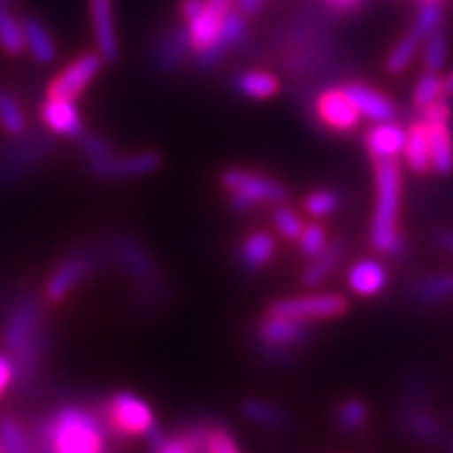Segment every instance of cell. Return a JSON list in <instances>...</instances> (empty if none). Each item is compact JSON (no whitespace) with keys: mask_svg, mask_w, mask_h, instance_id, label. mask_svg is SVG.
<instances>
[{"mask_svg":"<svg viewBox=\"0 0 453 453\" xmlns=\"http://www.w3.org/2000/svg\"><path fill=\"white\" fill-rule=\"evenodd\" d=\"M26 47L24 26L10 12V5L0 3V49L10 56L21 54Z\"/></svg>","mask_w":453,"mask_h":453,"instance_id":"obj_31","label":"cell"},{"mask_svg":"<svg viewBox=\"0 0 453 453\" xmlns=\"http://www.w3.org/2000/svg\"><path fill=\"white\" fill-rule=\"evenodd\" d=\"M275 255V241L271 234L255 232L241 243L239 248V262L243 269L259 271L273 259Z\"/></svg>","mask_w":453,"mask_h":453,"instance_id":"obj_25","label":"cell"},{"mask_svg":"<svg viewBox=\"0 0 453 453\" xmlns=\"http://www.w3.org/2000/svg\"><path fill=\"white\" fill-rule=\"evenodd\" d=\"M234 88L239 90L243 97H252V100H266V97H273L280 88L278 79L269 72H257L248 70L236 74L234 79Z\"/></svg>","mask_w":453,"mask_h":453,"instance_id":"obj_28","label":"cell"},{"mask_svg":"<svg viewBox=\"0 0 453 453\" xmlns=\"http://www.w3.org/2000/svg\"><path fill=\"white\" fill-rule=\"evenodd\" d=\"M437 245H440L441 250H447V252H453V229H447V232H440L435 236Z\"/></svg>","mask_w":453,"mask_h":453,"instance_id":"obj_48","label":"cell"},{"mask_svg":"<svg viewBox=\"0 0 453 453\" xmlns=\"http://www.w3.org/2000/svg\"><path fill=\"white\" fill-rule=\"evenodd\" d=\"M407 132L400 126H395L394 120L387 123H377L372 130L365 134V149H368L370 157L375 162L395 160L398 156L405 153Z\"/></svg>","mask_w":453,"mask_h":453,"instance_id":"obj_19","label":"cell"},{"mask_svg":"<svg viewBox=\"0 0 453 453\" xmlns=\"http://www.w3.org/2000/svg\"><path fill=\"white\" fill-rule=\"evenodd\" d=\"M0 3H5V5H12L14 0H0Z\"/></svg>","mask_w":453,"mask_h":453,"instance_id":"obj_52","label":"cell"},{"mask_svg":"<svg viewBox=\"0 0 453 453\" xmlns=\"http://www.w3.org/2000/svg\"><path fill=\"white\" fill-rule=\"evenodd\" d=\"M211 7H215V10H222V12H232V3L234 0H206Z\"/></svg>","mask_w":453,"mask_h":453,"instance_id":"obj_50","label":"cell"},{"mask_svg":"<svg viewBox=\"0 0 453 453\" xmlns=\"http://www.w3.org/2000/svg\"><path fill=\"white\" fill-rule=\"evenodd\" d=\"M400 426L405 428L407 435L426 447H441L447 440L441 421L433 414V410H428V400L426 403H403L400 405Z\"/></svg>","mask_w":453,"mask_h":453,"instance_id":"obj_14","label":"cell"},{"mask_svg":"<svg viewBox=\"0 0 453 453\" xmlns=\"http://www.w3.org/2000/svg\"><path fill=\"white\" fill-rule=\"evenodd\" d=\"M109 250H111L113 259L119 264L120 269L130 275L132 280L139 282V285L153 287L157 282V269L153 259L149 257V252L143 250L137 241H132L130 236H123V234H116L109 243Z\"/></svg>","mask_w":453,"mask_h":453,"instance_id":"obj_12","label":"cell"},{"mask_svg":"<svg viewBox=\"0 0 453 453\" xmlns=\"http://www.w3.org/2000/svg\"><path fill=\"white\" fill-rule=\"evenodd\" d=\"M424 123L430 137V165L440 176L453 172V137H451V109L444 100L424 109Z\"/></svg>","mask_w":453,"mask_h":453,"instance_id":"obj_9","label":"cell"},{"mask_svg":"<svg viewBox=\"0 0 453 453\" xmlns=\"http://www.w3.org/2000/svg\"><path fill=\"white\" fill-rule=\"evenodd\" d=\"M345 255V243L342 241H335V243H328L322 252L317 257H312L311 266L303 271V282L308 287H315L319 282H324L328 275L334 273L335 266L340 264Z\"/></svg>","mask_w":453,"mask_h":453,"instance_id":"obj_29","label":"cell"},{"mask_svg":"<svg viewBox=\"0 0 453 453\" xmlns=\"http://www.w3.org/2000/svg\"><path fill=\"white\" fill-rule=\"evenodd\" d=\"M0 453H5V451H3V447H0Z\"/></svg>","mask_w":453,"mask_h":453,"instance_id":"obj_54","label":"cell"},{"mask_svg":"<svg viewBox=\"0 0 453 453\" xmlns=\"http://www.w3.org/2000/svg\"><path fill=\"white\" fill-rule=\"evenodd\" d=\"M14 382V361L5 354H0V395Z\"/></svg>","mask_w":453,"mask_h":453,"instance_id":"obj_43","label":"cell"},{"mask_svg":"<svg viewBox=\"0 0 453 453\" xmlns=\"http://www.w3.org/2000/svg\"><path fill=\"white\" fill-rule=\"evenodd\" d=\"M245 40H248V21H245V14L234 12L232 10V12L225 17V24H222L220 33H218V37L213 40V44L203 49V51H199L195 63H197L199 70H211V67L218 65L229 51L239 49Z\"/></svg>","mask_w":453,"mask_h":453,"instance_id":"obj_15","label":"cell"},{"mask_svg":"<svg viewBox=\"0 0 453 453\" xmlns=\"http://www.w3.org/2000/svg\"><path fill=\"white\" fill-rule=\"evenodd\" d=\"M102 67L100 54H84L77 60H72L65 70H60L58 77L49 86V97H58V100H74L88 88V84L97 77Z\"/></svg>","mask_w":453,"mask_h":453,"instance_id":"obj_13","label":"cell"},{"mask_svg":"<svg viewBox=\"0 0 453 453\" xmlns=\"http://www.w3.org/2000/svg\"><path fill=\"white\" fill-rule=\"evenodd\" d=\"M26 126H28V120H26L24 107L19 104V100L10 90L0 88V127L10 137H19L26 132Z\"/></svg>","mask_w":453,"mask_h":453,"instance_id":"obj_32","label":"cell"},{"mask_svg":"<svg viewBox=\"0 0 453 453\" xmlns=\"http://www.w3.org/2000/svg\"><path fill=\"white\" fill-rule=\"evenodd\" d=\"M387 269L375 259H361L349 269L347 273V282L352 287V292L361 294V296H375L387 287Z\"/></svg>","mask_w":453,"mask_h":453,"instance_id":"obj_22","label":"cell"},{"mask_svg":"<svg viewBox=\"0 0 453 453\" xmlns=\"http://www.w3.org/2000/svg\"><path fill=\"white\" fill-rule=\"evenodd\" d=\"M40 119L56 134H63V137L70 139L84 137V120H81L79 109L74 107V100L49 97L42 109H40Z\"/></svg>","mask_w":453,"mask_h":453,"instance_id":"obj_18","label":"cell"},{"mask_svg":"<svg viewBox=\"0 0 453 453\" xmlns=\"http://www.w3.org/2000/svg\"><path fill=\"white\" fill-rule=\"evenodd\" d=\"M222 185L229 192L243 195L255 206L259 203H282L287 199V188L269 176L245 172V169H229L222 173Z\"/></svg>","mask_w":453,"mask_h":453,"instance_id":"obj_11","label":"cell"},{"mask_svg":"<svg viewBox=\"0 0 453 453\" xmlns=\"http://www.w3.org/2000/svg\"><path fill=\"white\" fill-rule=\"evenodd\" d=\"M100 264V255L93 248H84V250L72 252L70 257H65L63 262L54 269V273L49 275L47 287H44V296H47L49 303H60L65 301L67 294L74 289L81 280H86L96 266Z\"/></svg>","mask_w":453,"mask_h":453,"instance_id":"obj_7","label":"cell"},{"mask_svg":"<svg viewBox=\"0 0 453 453\" xmlns=\"http://www.w3.org/2000/svg\"><path fill=\"white\" fill-rule=\"evenodd\" d=\"M444 100V93H441V79L433 72H426L424 77L418 79L417 86H414V107L418 111L433 107L435 102Z\"/></svg>","mask_w":453,"mask_h":453,"instance_id":"obj_37","label":"cell"},{"mask_svg":"<svg viewBox=\"0 0 453 453\" xmlns=\"http://www.w3.org/2000/svg\"><path fill=\"white\" fill-rule=\"evenodd\" d=\"M424 3H437V0H424Z\"/></svg>","mask_w":453,"mask_h":453,"instance_id":"obj_53","label":"cell"},{"mask_svg":"<svg viewBox=\"0 0 453 453\" xmlns=\"http://www.w3.org/2000/svg\"><path fill=\"white\" fill-rule=\"evenodd\" d=\"M328 7H334L335 12H342V14H349V12H357L358 7L364 5L365 0H324Z\"/></svg>","mask_w":453,"mask_h":453,"instance_id":"obj_44","label":"cell"},{"mask_svg":"<svg viewBox=\"0 0 453 453\" xmlns=\"http://www.w3.org/2000/svg\"><path fill=\"white\" fill-rule=\"evenodd\" d=\"M340 209V195L334 190H317L305 199V211L315 218H324Z\"/></svg>","mask_w":453,"mask_h":453,"instance_id":"obj_40","label":"cell"},{"mask_svg":"<svg viewBox=\"0 0 453 453\" xmlns=\"http://www.w3.org/2000/svg\"><path fill=\"white\" fill-rule=\"evenodd\" d=\"M317 116L324 126L335 132L354 130L358 126V119H361L357 107L345 96V90L338 88L324 90L322 96L317 97Z\"/></svg>","mask_w":453,"mask_h":453,"instance_id":"obj_16","label":"cell"},{"mask_svg":"<svg viewBox=\"0 0 453 453\" xmlns=\"http://www.w3.org/2000/svg\"><path fill=\"white\" fill-rule=\"evenodd\" d=\"M192 51L190 33L185 26H173L165 35L157 40L156 49H153V63L160 72H173L179 70L185 63V58Z\"/></svg>","mask_w":453,"mask_h":453,"instance_id":"obj_20","label":"cell"},{"mask_svg":"<svg viewBox=\"0 0 453 453\" xmlns=\"http://www.w3.org/2000/svg\"><path fill=\"white\" fill-rule=\"evenodd\" d=\"M0 447L5 453H33V447H30L21 424L10 417L0 421Z\"/></svg>","mask_w":453,"mask_h":453,"instance_id":"obj_35","label":"cell"},{"mask_svg":"<svg viewBox=\"0 0 453 453\" xmlns=\"http://www.w3.org/2000/svg\"><path fill=\"white\" fill-rule=\"evenodd\" d=\"M44 453H107V437L96 414L63 407L42 428Z\"/></svg>","mask_w":453,"mask_h":453,"instance_id":"obj_3","label":"cell"},{"mask_svg":"<svg viewBox=\"0 0 453 453\" xmlns=\"http://www.w3.org/2000/svg\"><path fill=\"white\" fill-rule=\"evenodd\" d=\"M441 93H444V97H453V70L441 79Z\"/></svg>","mask_w":453,"mask_h":453,"instance_id":"obj_49","label":"cell"},{"mask_svg":"<svg viewBox=\"0 0 453 453\" xmlns=\"http://www.w3.org/2000/svg\"><path fill=\"white\" fill-rule=\"evenodd\" d=\"M418 47H421V40H418L414 33H407L398 44H395L387 56V70L391 74H400V72H405L407 67L411 65V60L417 58L418 54Z\"/></svg>","mask_w":453,"mask_h":453,"instance_id":"obj_33","label":"cell"},{"mask_svg":"<svg viewBox=\"0 0 453 453\" xmlns=\"http://www.w3.org/2000/svg\"><path fill=\"white\" fill-rule=\"evenodd\" d=\"M449 453H453V435H451V440H449Z\"/></svg>","mask_w":453,"mask_h":453,"instance_id":"obj_51","label":"cell"},{"mask_svg":"<svg viewBox=\"0 0 453 453\" xmlns=\"http://www.w3.org/2000/svg\"><path fill=\"white\" fill-rule=\"evenodd\" d=\"M411 298L421 305L444 303L453 296V273H433L426 275L417 285L411 287Z\"/></svg>","mask_w":453,"mask_h":453,"instance_id":"obj_27","label":"cell"},{"mask_svg":"<svg viewBox=\"0 0 453 453\" xmlns=\"http://www.w3.org/2000/svg\"><path fill=\"white\" fill-rule=\"evenodd\" d=\"M347 311V298L340 294H315V296H294L275 301L269 308L271 317H287L296 322L312 319H334Z\"/></svg>","mask_w":453,"mask_h":453,"instance_id":"obj_8","label":"cell"},{"mask_svg":"<svg viewBox=\"0 0 453 453\" xmlns=\"http://www.w3.org/2000/svg\"><path fill=\"white\" fill-rule=\"evenodd\" d=\"M377 202L372 226H370V243L375 250L388 257L407 255V243L398 232L400 195H403V176L395 160L377 162Z\"/></svg>","mask_w":453,"mask_h":453,"instance_id":"obj_2","label":"cell"},{"mask_svg":"<svg viewBox=\"0 0 453 453\" xmlns=\"http://www.w3.org/2000/svg\"><path fill=\"white\" fill-rule=\"evenodd\" d=\"M405 157L407 165L411 167L414 173H426L430 172V137H428V126L424 120H418L407 132V143H405Z\"/></svg>","mask_w":453,"mask_h":453,"instance_id":"obj_26","label":"cell"},{"mask_svg":"<svg viewBox=\"0 0 453 453\" xmlns=\"http://www.w3.org/2000/svg\"><path fill=\"white\" fill-rule=\"evenodd\" d=\"M441 19H444V10H441L440 3H424V5L418 7L417 17H414L411 33L418 40H426V37H430L441 28Z\"/></svg>","mask_w":453,"mask_h":453,"instance_id":"obj_36","label":"cell"},{"mask_svg":"<svg viewBox=\"0 0 453 453\" xmlns=\"http://www.w3.org/2000/svg\"><path fill=\"white\" fill-rule=\"evenodd\" d=\"M229 206H232L236 213H248V211H255L257 206L243 195H236V192H229Z\"/></svg>","mask_w":453,"mask_h":453,"instance_id":"obj_46","label":"cell"},{"mask_svg":"<svg viewBox=\"0 0 453 453\" xmlns=\"http://www.w3.org/2000/svg\"><path fill=\"white\" fill-rule=\"evenodd\" d=\"M203 449L206 453H241L239 444L225 428H203Z\"/></svg>","mask_w":453,"mask_h":453,"instance_id":"obj_39","label":"cell"},{"mask_svg":"<svg viewBox=\"0 0 453 453\" xmlns=\"http://www.w3.org/2000/svg\"><path fill=\"white\" fill-rule=\"evenodd\" d=\"M241 410H243V417L248 421H252L255 426H262V428H287L289 426L287 411L273 405V403H266V400H245Z\"/></svg>","mask_w":453,"mask_h":453,"instance_id":"obj_30","label":"cell"},{"mask_svg":"<svg viewBox=\"0 0 453 453\" xmlns=\"http://www.w3.org/2000/svg\"><path fill=\"white\" fill-rule=\"evenodd\" d=\"M335 421L342 430L347 433H354V430L364 428L365 421H368V405H365L364 400H345L342 405H340L338 414H335Z\"/></svg>","mask_w":453,"mask_h":453,"instance_id":"obj_38","label":"cell"},{"mask_svg":"<svg viewBox=\"0 0 453 453\" xmlns=\"http://www.w3.org/2000/svg\"><path fill=\"white\" fill-rule=\"evenodd\" d=\"M153 453H206L203 449V428L185 430L180 435L167 437L160 428L149 435Z\"/></svg>","mask_w":453,"mask_h":453,"instance_id":"obj_24","label":"cell"},{"mask_svg":"<svg viewBox=\"0 0 453 453\" xmlns=\"http://www.w3.org/2000/svg\"><path fill=\"white\" fill-rule=\"evenodd\" d=\"M342 90H345V96L349 97V102L357 107L358 116H364V119L368 120H375V123L394 120L395 104L388 100L387 96H382L380 90L370 88V86L365 84H349Z\"/></svg>","mask_w":453,"mask_h":453,"instance_id":"obj_21","label":"cell"},{"mask_svg":"<svg viewBox=\"0 0 453 453\" xmlns=\"http://www.w3.org/2000/svg\"><path fill=\"white\" fill-rule=\"evenodd\" d=\"M107 418L109 426L116 433L127 437H149L157 428L156 414H153L149 403L130 394V391H120V394L111 395L107 405Z\"/></svg>","mask_w":453,"mask_h":453,"instance_id":"obj_6","label":"cell"},{"mask_svg":"<svg viewBox=\"0 0 453 453\" xmlns=\"http://www.w3.org/2000/svg\"><path fill=\"white\" fill-rule=\"evenodd\" d=\"M81 150H84V157L93 173L100 179H132V176H143V173L156 172L160 167L157 153L149 150V153H137V156H113L107 142L96 134L84 137Z\"/></svg>","mask_w":453,"mask_h":453,"instance_id":"obj_4","label":"cell"},{"mask_svg":"<svg viewBox=\"0 0 453 453\" xmlns=\"http://www.w3.org/2000/svg\"><path fill=\"white\" fill-rule=\"evenodd\" d=\"M3 340L7 352L12 354L14 382H28L42 364L49 342L42 298L35 292H24L14 298L5 317Z\"/></svg>","mask_w":453,"mask_h":453,"instance_id":"obj_1","label":"cell"},{"mask_svg":"<svg viewBox=\"0 0 453 453\" xmlns=\"http://www.w3.org/2000/svg\"><path fill=\"white\" fill-rule=\"evenodd\" d=\"M324 248H326V234H324L322 226L319 225L303 226V232H301V236H298V250H301V255L312 259V257L319 255Z\"/></svg>","mask_w":453,"mask_h":453,"instance_id":"obj_41","label":"cell"},{"mask_svg":"<svg viewBox=\"0 0 453 453\" xmlns=\"http://www.w3.org/2000/svg\"><path fill=\"white\" fill-rule=\"evenodd\" d=\"M308 338H311V326L305 322H296V319H287V317L269 315V319L257 328L259 349L275 361H282L289 347L301 345Z\"/></svg>","mask_w":453,"mask_h":453,"instance_id":"obj_10","label":"cell"},{"mask_svg":"<svg viewBox=\"0 0 453 453\" xmlns=\"http://www.w3.org/2000/svg\"><path fill=\"white\" fill-rule=\"evenodd\" d=\"M90 26L96 37L97 54L104 60H119V35H116V21H113V0H88Z\"/></svg>","mask_w":453,"mask_h":453,"instance_id":"obj_17","label":"cell"},{"mask_svg":"<svg viewBox=\"0 0 453 453\" xmlns=\"http://www.w3.org/2000/svg\"><path fill=\"white\" fill-rule=\"evenodd\" d=\"M51 153V139L44 132H24L0 149V183H14L42 165Z\"/></svg>","mask_w":453,"mask_h":453,"instance_id":"obj_5","label":"cell"},{"mask_svg":"<svg viewBox=\"0 0 453 453\" xmlns=\"http://www.w3.org/2000/svg\"><path fill=\"white\" fill-rule=\"evenodd\" d=\"M273 225L282 236H287V239H298L301 232H303V222H301V218H298L292 209H287V206H278V209L273 211Z\"/></svg>","mask_w":453,"mask_h":453,"instance_id":"obj_42","label":"cell"},{"mask_svg":"<svg viewBox=\"0 0 453 453\" xmlns=\"http://www.w3.org/2000/svg\"><path fill=\"white\" fill-rule=\"evenodd\" d=\"M24 26V40H26V49L30 51V56L37 60V63H54L56 60V42L51 33L47 30V26L35 17H26L21 21Z\"/></svg>","mask_w":453,"mask_h":453,"instance_id":"obj_23","label":"cell"},{"mask_svg":"<svg viewBox=\"0 0 453 453\" xmlns=\"http://www.w3.org/2000/svg\"><path fill=\"white\" fill-rule=\"evenodd\" d=\"M449 58V37L444 30H437L430 37H426V47H424V67L426 72H437L444 70Z\"/></svg>","mask_w":453,"mask_h":453,"instance_id":"obj_34","label":"cell"},{"mask_svg":"<svg viewBox=\"0 0 453 453\" xmlns=\"http://www.w3.org/2000/svg\"><path fill=\"white\" fill-rule=\"evenodd\" d=\"M236 5H239V12L250 17V14H257L259 10H262L264 0H236Z\"/></svg>","mask_w":453,"mask_h":453,"instance_id":"obj_47","label":"cell"},{"mask_svg":"<svg viewBox=\"0 0 453 453\" xmlns=\"http://www.w3.org/2000/svg\"><path fill=\"white\" fill-rule=\"evenodd\" d=\"M203 10V0H183L180 3V14H183V21H192Z\"/></svg>","mask_w":453,"mask_h":453,"instance_id":"obj_45","label":"cell"}]
</instances>
